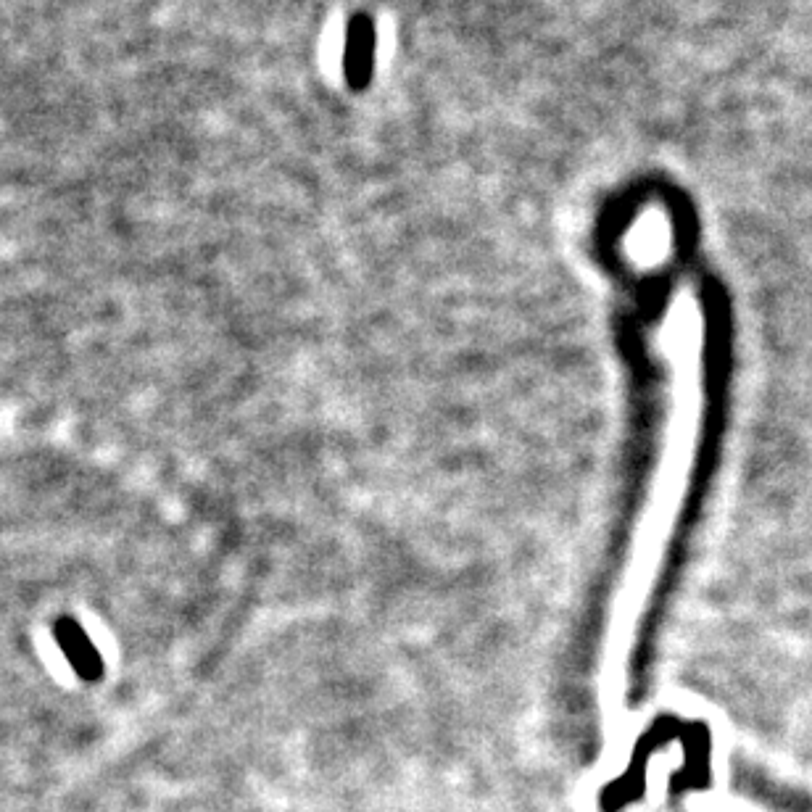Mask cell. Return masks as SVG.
I'll use <instances>...</instances> for the list:
<instances>
[{
	"label": "cell",
	"mask_w": 812,
	"mask_h": 812,
	"mask_svg": "<svg viewBox=\"0 0 812 812\" xmlns=\"http://www.w3.org/2000/svg\"><path fill=\"white\" fill-rule=\"evenodd\" d=\"M56 638H58V644H61V649H64L66 657H69V662L74 665V670H77L82 678H87V681H95V678L101 675V670H103L101 654H98V649L90 644V638L85 636V631H82L80 625L74 623V620H69V617L58 620Z\"/></svg>",
	"instance_id": "cell-1"
}]
</instances>
